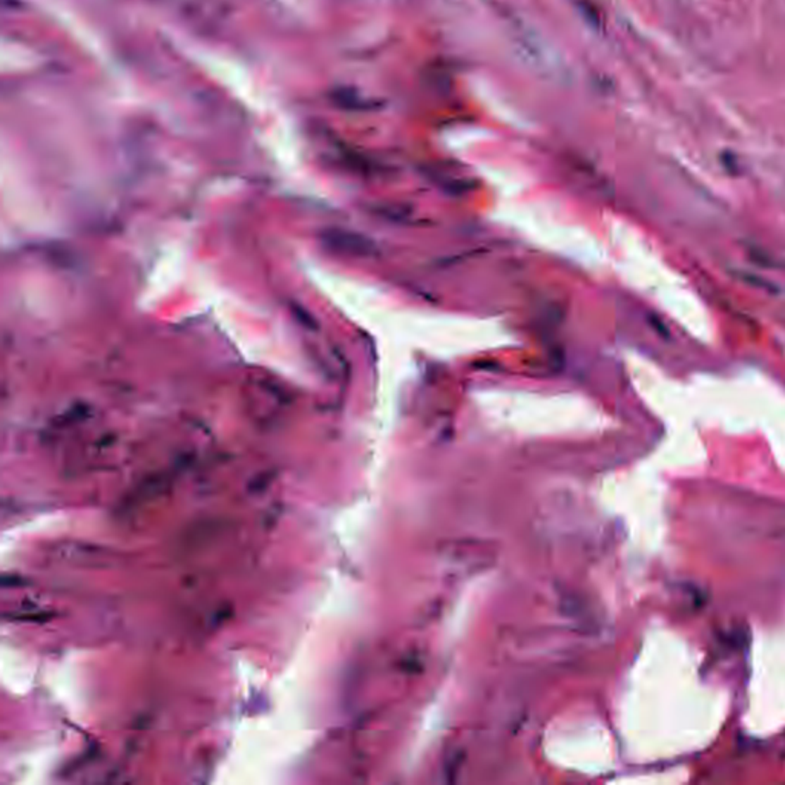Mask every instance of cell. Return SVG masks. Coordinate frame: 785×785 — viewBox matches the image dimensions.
Returning <instances> with one entry per match:
<instances>
[{
  "label": "cell",
  "mask_w": 785,
  "mask_h": 785,
  "mask_svg": "<svg viewBox=\"0 0 785 785\" xmlns=\"http://www.w3.org/2000/svg\"><path fill=\"white\" fill-rule=\"evenodd\" d=\"M324 243L330 249L345 250L350 253H365L372 250V246L359 235L348 234L342 230H329L324 234Z\"/></svg>",
  "instance_id": "obj_1"
},
{
  "label": "cell",
  "mask_w": 785,
  "mask_h": 785,
  "mask_svg": "<svg viewBox=\"0 0 785 785\" xmlns=\"http://www.w3.org/2000/svg\"><path fill=\"white\" fill-rule=\"evenodd\" d=\"M22 584L23 582L17 575H4L2 579L4 588H17V586H22Z\"/></svg>",
  "instance_id": "obj_2"
}]
</instances>
